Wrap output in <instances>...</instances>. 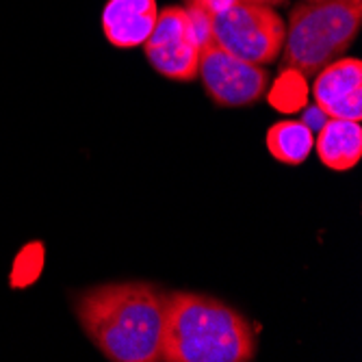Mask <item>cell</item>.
<instances>
[{
    "label": "cell",
    "instance_id": "obj_3",
    "mask_svg": "<svg viewBox=\"0 0 362 362\" xmlns=\"http://www.w3.org/2000/svg\"><path fill=\"white\" fill-rule=\"evenodd\" d=\"M362 22V0H319L291 11L284 35V68L313 78L343 54Z\"/></svg>",
    "mask_w": 362,
    "mask_h": 362
},
{
    "label": "cell",
    "instance_id": "obj_5",
    "mask_svg": "<svg viewBox=\"0 0 362 362\" xmlns=\"http://www.w3.org/2000/svg\"><path fill=\"white\" fill-rule=\"evenodd\" d=\"M286 24L267 5L235 3L211 16V40L247 63H274L284 46Z\"/></svg>",
    "mask_w": 362,
    "mask_h": 362
},
{
    "label": "cell",
    "instance_id": "obj_4",
    "mask_svg": "<svg viewBox=\"0 0 362 362\" xmlns=\"http://www.w3.org/2000/svg\"><path fill=\"white\" fill-rule=\"evenodd\" d=\"M211 42V16L197 7H165L144 44L152 68L170 81L189 83L197 76L202 46Z\"/></svg>",
    "mask_w": 362,
    "mask_h": 362
},
{
    "label": "cell",
    "instance_id": "obj_10",
    "mask_svg": "<svg viewBox=\"0 0 362 362\" xmlns=\"http://www.w3.org/2000/svg\"><path fill=\"white\" fill-rule=\"evenodd\" d=\"M265 144L276 160L284 165H302L315 150V135L300 119H282L267 130Z\"/></svg>",
    "mask_w": 362,
    "mask_h": 362
},
{
    "label": "cell",
    "instance_id": "obj_6",
    "mask_svg": "<svg viewBox=\"0 0 362 362\" xmlns=\"http://www.w3.org/2000/svg\"><path fill=\"white\" fill-rule=\"evenodd\" d=\"M197 76L219 107H250L265 95L269 85V74L262 65L226 52L213 40L202 46Z\"/></svg>",
    "mask_w": 362,
    "mask_h": 362
},
{
    "label": "cell",
    "instance_id": "obj_8",
    "mask_svg": "<svg viewBox=\"0 0 362 362\" xmlns=\"http://www.w3.org/2000/svg\"><path fill=\"white\" fill-rule=\"evenodd\" d=\"M156 18V0H109L103 9V33L115 48H137L150 37Z\"/></svg>",
    "mask_w": 362,
    "mask_h": 362
},
{
    "label": "cell",
    "instance_id": "obj_7",
    "mask_svg": "<svg viewBox=\"0 0 362 362\" xmlns=\"http://www.w3.org/2000/svg\"><path fill=\"white\" fill-rule=\"evenodd\" d=\"M315 105L337 119H362V63L360 59H334L315 74Z\"/></svg>",
    "mask_w": 362,
    "mask_h": 362
},
{
    "label": "cell",
    "instance_id": "obj_12",
    "mask_svg": "<svg viewBox=\"0 0 362 362\" xmlns=\"http://www.w3.org/2000/svg\"><path fill=\"white\" fill-rule=\"evenodd\" d=\"M235 3H239V0H189L191 7H197L206 16H215V13L228 9V7H233Z\"/></svg>",
    "mask_w": 362,
    "mask_h": 362
},
{
    "label": "cell",
    "instance_id": "obj_1",
    "mask_svg": "<svg viewBox=\"0 0 362 362\" xmlns=\"http://www.w3.org/2000/svg\"><path fill=\"white\" fill-rule=\"evenodd\" d=\"M89 341L113 362H158L165 330V293L148 282L93 286L74 300Z\"/></svg>",
    "mask_w": 362,
    "mask_h": 362
},
{
    "label": "cell",
    "instance_id": "obj_9",
    "mask_svg": "<svg viewBox=\"0 0 362 362\" xmlns=\"http://www.w3.org/2000/svg\"><path fill=\"white\" fill-rule=\"evenodd\" d=\"M319 160L334 172H347L362 156V128L354 119L327 117L315 141Z\"/></svg>",
    "mask_w": 362,
    "mask_h": 362
},
{
    "label": "cell",
    "instance_id": "obj_13",
    "mask_svg": "<svg viewBox=\"0 0 362 362\" xmlns=\"http://www.w3.org/2000/svg\"><path fill=\"white\" fill-rule=\"evenodd\" d=\"M239 3H254V5H267V7H274V5L284 3V0H239Z\"/></svg>",
    "mask_w": 362,
    "mask_h": 362
},
{
    "label": "cell",
    "instance_id": "obj_2",
    "mask_svg": "<svg viewBox=\"0 0 362 362\" xmlns=\"http://www.w3.org/2000/svg\"><path fill=\"white\" fill-rule=\"evenodd\" d=\"M256 337L250 321L226 302L202 293H165V362H250Z\"/></svg>",
    "mask_w": 362,
    "mask_h": 362
},
{
    "label": "cell",
    "instance_id": "obj_14",
    "mask_svg": "<svg viewBox=\"0 0 362 362\" xmlns=\"http://www.w3.org/2000/svg\"><path fill=\"white\" fill-rule=\"evenodd\" d=\"M308 3H319V0H308Z\"/></svg>",
    "mask_w": 362,
    "mask_h": 362
},
{
    "label": "cell",
    "instance_id": "obj_11",
    "mask_svg": "<svg viewBox=\"0 0 362 362\" xmlns=\"http://www.w3.org/2000/svg\"><path fill=\"white\" fill-rule=\"evenodd\" d=\"M40 269V254H35V250H26L20 258H18V265H16V284H26L35 278Z\"/></svg>",
    "mask_w": 362,
    "mask_h": 362
}]
</instances>
